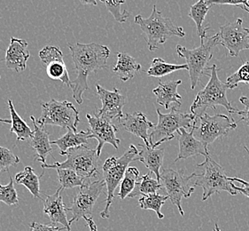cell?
Here are the masks:
<instances>
[{
    "label": "cell",
    "mask_w": 249,
    "mask_h": 231,
    "mask_svg": "<svg viewBox=\"0 0 249 231\" xmlns=\"http://www.w3.org/2000/svg\"><path fill=\"white\" fill-rule=\"evenodd\" d=\"M30 231H61L64 228H58L54 225L42 224L39 222L33 221L30 224Z\"/></svg>",
    "instance_id": "cell-41"
},
{
    "label": "cell",
    "mask_w": 249,
    "mask_h": 231,
    "mask_svg": "<svg viewBox=\"0 0 249 231\" xmlns=\"http://www.w3.org/2000/svg\"><path fill=\"white\" fill-rule=\"evenodd\" d=\"M220 45L224 46L230 56H239L241 51L249 49V29L243 26L241 19L220 27Z\"/></svg>",
    "instance_id": "cell-13"
},
{
    "label": "cell",
    "mask_w": 249,
    "mask_h": 231,
    "mask_svg": "<svg viewBox=\"0 0 249 231\" xmlns=\"http://www.w3.org/2000/svg\"><path fill=\"white\" fill-rule=\"evenodd\" d=\"M207 4L210 6L214 5H236L249 14V0H207Z\"/></svg>",
    "instance_id": "cell-38"
},
{
    "label": "cell",
    "mask_w": 249,
    "mask_h": 231,
    "mask_svg": "<svg viewBox=\"0 0 249 231\" xmlns=\"http://www.w3.org/2000/svg\"><path fill=\"white\" fill-rule=\"evenodd\" d=\"M230 181H231L232 189L243 194L244 196H248L249 198V181H244L239 178H231L228 177Z\"/></svg>",
    "instance_id": "cell-39"
},
{
    "label": "cell",
    "mask_w": 249,
    "mask_h": 231,
    "mask_svg": "<svg viewBox=\"0 0 249 231\" xmlns=\"http://www.w3.org/2000/svg\"><path fill=\"white\" fill-rule=\"evenodd\" d=\"M158 123L152 129L149 135L150 145L157 148L163 142L174 139V134L181 128H192L197 118L195 114L178 111V107H173L170 113L163 114L156 110Z\"/></svg>",
    "instance_id": "cell-8"
},
{
    "label": "cell",
    "mask_w": 249,
    "mask_h": 231,
    "mask_svg": "<svg viewBox=\"0 0 249 231\" xmlns=\"http://www.w3.org/2000/svg\"><path fill=\"white\" fill-rule=\"evenodd\" d=\"M186 70L188 71L187 64H172L166 62L161 58H155L152 60L149 70L146 71L147 76L155 77H162L165 76L173 73L175 71Z\"/></svg>",
    "instance_id": "cell-29"
},
{
    "label": "cell",
    "mask_w": 249,
    "mask_h": 231,
    "mask_svg": "<svg viewBox=\"0 0 249 231\" xmlns=\"http://www.w3.org/2000/svg\"><path fill=\"white\" fill-rule=\"evenodd\" d=\"M89 139H91V134L89 129L87 131H80L79 133H75L71 129H68L66 135L57 140L51 141V143L52 145H56L60 149L61 156H65L66 152L71 148L87 145Z\"/></svg>",
    "instance_id": "cell-24"
},
{
    "label": "cell",
    "mask_w": 249,
    "mask_h": 231,
    "mask_svg": "<svg viewBox=\"0 0 249 231\" xmlns=\"http://www.w3.org/2000/svg\"><path fill=\"white\" fill-rule=\"evenodd\" d=\"M135 23L143 31L148 48L152 52L157 50L160 45L165 44L172 37L184 38L185 36L184 29L175 25L170 18L164 17L155 5L149 17L144 18L138 15L135 17Z\"/></svg>",
    "instance_id": "cell-2"
},
{
    "label": "cell",
    "mask_w": 249,
    "mask_h": 231,
    "mask_svg": "<svg viewBox=\"0 0 249 231\" xmlns=\"http://www.w3.org/2000/svg\"><path fill=\"white\" fill-rule=\"evenodd\" d=\"M96 91L102 102V108L98 110L95 115L111 121L121 119L124 116L123 109L126 103V97L116 87L113 91H108L97 84Z\"/></svg>",
    "instance_id": "cell-16"
},
{
    "label": "cell",
    "mask_w": 249,
    "mask_h": 231,
    "mask_svg": "<svg viewBox=\"0 0 249 231\" xmlns=\"http://www.w3.org/2000/svg\"><path fill=\"white\" fill-rule=\"evenodd\" d=\"M204 171L202 173H195V180H193L195 186L203 189L202 201L209 199L213 194H220L223 191L228 192L231 195H237V191L232 189L231 181H229L223 167L218 163L213 160L210 155L205 156V161L197 165ZM194 179V178H193Z\"/></svg>",
    "instance_id": "cell-6"
},
{
    "label": "cell",
    "mask_w": 249,
    "mask_h": 231,
    "mask_svg": "<svg viewBox=\"0 0 249 231\" xmlns=\"http://www.w3.org/2000/svg\"><path fill=\"white\" fill-rule=\"evenodd\" d=\"M69 47L76 72V78L72 81L73 97L76 103L83 104L84 93L89 89L88 77L107 68L110 50L107 45L95 43L69 44Z\"/></svg>",
    "instance_id": "cell-1"
},
{
    "label": "cell",
    "mask_w": 249,
    "mask_h": 231,
    "mask_svg": "<svg viewBox=\"0 0 249 231\" xmlns=\"http://www.w3.org/2000/svg\"><path fill=\"white\" fill-rule=\"evenodd\" d=\"M79 1L82 3V4H83V5H98L96 0H79Z\"/></svg>",
    "instance_id": "cell-43"
},
{
    "label": "cell",
    "mask_w": 249,
    "mask_h": 231,
    "mask_svg": "<svg viewBox=\"0 0 249 231\" xmlns=\"http://www.w3.org/2000/svg\"><path fill=\"white\" fill-rule=\"evenodd\" d=\"M58 173V178L60 187L63 190H70L75 187H82L90 180H87L82 176L78 175L75 172L70 169H56Z\"/></svg>",
    "instance_id": "cell-33"
},
{
    "label": "cell",
    "mask_w": 249,
    "mask_h": 231,
    "mask_svg": "<svg viewBox=\"0 0 249 231\" xmlns=\"http://www.w3.org/2000/svg\"><path fill=\"white\" fill-rule=\"evenodd\" d=\"M0 78H1V77H0Z\"/></svg>",
    "instance_id": "cell-46"
},
{
    "label": "cell",
    "mask_w": 249,
    "mask_h": 231,
    "mask_svg": "<svg viewBox=\"0 0 249 231\" xmlns=\"http://www.w3.org/2000/svg\"><path fill=\"white\" fill-rule=\"evenodd\" d=\"M214 231H221V229H220L219 226H218V224H217V223H215V225H214Z\"/></svg>",
    "instance_id": "cell-45"
},
{
    "label": "cell",
    "mask_w": 249,
    "mask_h": 231,
    "mask_svg": "<svg viewBox=\"0 0 249 231\" xmlns=\"http://www.w3.org/2000/svg\"><path fill=\"white\" fill-rule=\"evenodd\" d=\"M62 191L63 189L60 187L53 195L46 196L43 211L50 219L52 224H61L67 231H71L70 221L67 218L68 211L61 196Z\"/></svg>",
    "instance_id": "cell-20"
},
{
    "label": "cell",
    "mask_w": 249,
    "mask_h": 231,
    "mask_svg": "<svg viewBox=\"0 0 249 231\" xmlns=\"http://www.w3.org/2000/svg\"><path fill=\"white\" fill-rule=\"evenodd\" d=\"M41 107L42 114L36 120L40 126H60L63 129H71L76 133L80 122L79 111L71 102L51 99L47 102H42Z\"/></svg>",
    "instance_id": "cell-9"
},
{
    "label": "cell",
    "mask_w": 249,
    "mask_h": 231,
    "mask_svg": "<svg viewBox=\"0 0 249 231\" xmlns=\"http://www.w3.org/2000/svg\"><path fill=\"white\" fill-rule=\"evenodd\" d=\"M139 146L141 147V151L139 152L138 161L143 163L151 173H155L156 180L160 181V169L163 164L164 149H157L153 146L148 147L145 144H139Z\"/></svg>",
    "instance_id": "cell-23"
},
{
    "label": "cell",
    "mask_w": 249,
    "mask_h": 231,
    "mask_svg": "<svg viewBox=\"0 0 249 231\" xmlns=\"http://www.w3.org/2000/svg\"><path fill=\"white\" fill-rule=\"evenodd\" d=\"M197 119L198 117L194 122V126L189 133L185 130V128H181L180 130L178 131L179 135L178 137L179 152H178V156L175 160V163L180 160L187 159L192 156H199V155L207 156L210 155L208 148L201 141L195 138V130L198 127L196 126Z\"/></svg>",
    "instance_id": "cell-17"
},
{
    "label": "cell",
    "mask_w": 249,
    "mask_h": 231,
    "mask_svg": "<svg viewBox=\"0 0 249 231\" xmlns=\"http://www.w3.org/2000/svg\"><path fill=\"white\" fill-rule=\"evenodd\" d=\"M162 188L161 183L156 179L150 177V173H146L143 176H140L139 181L135 186L134 191L130 193L128 197L133 198L138 196H145L149 194H155L156 191H159Z\"/></svg>",
    "instance_id": "cell-30"
},
{
    "label": "cell",
    "mask_w": 249,
    "mask_h": 231,
    "mask_svg": "<svg viewBox=\"0 0 249 231\" xmlns=\"http://www.w3.org/2000/svg\"><path fill=\"white\" fill-rule=\"evenodd\" d=\"M27 41L20 38H11L10 45L5 53V66L7 69L17 73L25 71L30 53Z\"/></svg>",
    "instance_id": "cell-18"
},
{
    "label": "cell",
    "mask_w": 249,
    "mask_h": 231,
    "mask_svg": "<svg viewBox=\"0 0 249 231\" xmlns=\"http://www.w3.org/2000/svg\"><path fill=\"white\" fill-rule=\"evenodd\" d=\"M86 117L90 126L89 130L91 134V139H96L98 141V146L96 148L98 156H100L106 143L111 144L115 150H118L121 143L120 139L116 137L118 128L112 123V121L90 114H87Z\"/></svg>",
    "instance_id": "cell-15"
},
{
    "label": "cell",
    "mask_w": 249,
    "mask_h": 231,
    "mask_svg": "<svg viewBox=\"0 0 249 231\" xmlns=\"http://www.w3.org/2000/svg\"><path fill=\"white\" fill-rule=\"evenodd\" d=\"M239 83L249 85V61H246L238 71L230 75L226 79V84L229 86L230 89H235Z\"/></svg>",
    "instance_id": "cell-35"
},
{
    "label": "cell",
    "mask_w": 249,
    "mask_h": 231,
    "mask_svg": "<svg viewBox=\"0 0 249 231\" xmlns=\"http://www.w3.org/2000/svg\"><path fill=\"white\" fill-rule=\"evenodd\" d=\"M169 199V196H162L159 194H149L142 196L139 200L140 207L143 210H152L155 211L159 219H163L164 215L161 213L160 209L163 206L165 202Z\"/></svg>",
    "instance_id": "cell-32"
},
{
    "label": "cell",
    "mask_w": 249,
    "mask_h": 231,
    "mask_svg": "<svg viewBox=\"0 0 249 231\" xmlns=\"http://www.w3.org/2000/svg\"><path fill=\"white\" fill-rule=\"evenodd\" d=\"M218 45H220L219 33L208 38L207 43H205L204 39H200V46L195 49H187L182 45H177V54L186 60L188 66L191 88L193 90L198 85L201 76H209L210 71L207 66L212 59L214 47Z\"/></svg>",
    "instance_id": "cell-5"
},
{
    "label": "cell",
    "mask_w": 249,
    "mask_h": 231,
    "mask_svg": "<svg viewBox=\"0 0 249 231\" xmlns=\"http://www.w3.org/2000/svg\"><path fill=\"white\" fill-rule=\"evenodd\" d=\"M65 156L67 159L64 162H54L53 165L42 164L41 166L43 169H70L87 180L97 176L100 156L96 149L91 150L88 146L81 145L68 150Z\"/></svg>",
    "instance_id": "cell-7"
},
{
    "label": "cell",
    "mask_w": 249,
    "mask_h": 231,
    "mask_svg": "<svg viewBox=\"0 0 249 231\" xmlns=\"http://www.w3.org/2000/svg\"><path fill=\"white\" fill-rule=\"evenodd\" d=\"M30 119L34 125V135L30 141V144L36 153V161H40L42 164H46V157L53 152L52 143L50 141V135L44 127L40 126L33 116H30Z\"/></svg>",
    "instance_id": "cell-21"
},
{
    "label": "cell",
    "mask_w": 249,
    "mask_h": 231,
    "mask_svg": "<svg viewBox=\"0 0 249 231\" xmlns=\"http://www.w3.org/2000/svg\"><path fill=\"white\" fill-rule=\"evenodd\" d=\"M84 219H85V221L87 222V225H88V227H89L90 231H99V230H98V227H97V225H96L95 221H93L92 217L86 216L85 217Z\"/></svg>",
    "instance_id": "cell-42"
},
{
    "label": "cell",
    "mask_w": 249,
    "mask_h": 231,
    "mask_svg": "<svg viewBox=\"0 0 249 231\" xmlns=\"http://www.w3.org/2000/svg\"><path fill=\"white\" fill-rule=\"evenodd\" d=\"M139 152L137 147L130 145L124 155L120 157L111 156L105 161L102 166L103 180L107 187V198L104 210L100 212V216L103 219H108L110 216V207L115 197V191L119 186L124 177L125 172L129 165L133 161H138Z\"/></svg>",
    "instance_id": "cell-4"
},
{
    "label": "cell",
    "mask_w": 249,
    "mask_h": 231,
    "mask_svg": "<svg viewBox=\"0 0 249 231\" xmlns=\"http://www.w3.org/2000/svg\"><path fill=\"white\" fill-rule=\"evenodd\" d=\"M219 69L215 64L209 68L210 71V81L202 90L197 94L195 101L191 106V111L196 116L204 114L205 111L208 108H211L214 111L216 110L217 106H223L230 114H233L238 110L231 105L227 98V90L230 89L229 86L221 81L217 75Z\"/></svg>",
    "instance_id": "cell-3"
},
{
    "label": "cell",
    "mask_w": 249,
    "mask_h": 231,
    "mask_svg": "<svg viewBox=\"0 0 249 231\" xmlns=\"http://www.w3.org/2000/svg\"><path fill=\"white\" fill-rule=\"evenodd\" d=\"M20 163L19 156L15 155L10 150L0 146V173L8 171L11 166Z\"/></svg>",
    "instance_id": "cell-37"
},
{
    "label": "cell",
    "mask_w": 249,
    "mask_h": 231,
    "mask_svg": "<svg viewBox=\"0 0 249 231\" xmlns=\"http://www.w3.org/2000/svg\"><path fill=\"white\" fill-rule=\"evenodd\" d=\"M123 129L140 137L144 141V144L149 147V134L148 132L155 127V124L147 119L146 115L142 112H134L132 114L127 113L118 120Z\"/></svg>",
    "instance_id": "cell-19"
},
{
    "label": "cell",
    "mask_w": 249,
    "mask_h": 231,
    "mask_svg": "<svg viewBox=\"0 0 249 231\" xmlns=\"http://www.w3.org/2000/svg\"><path fill=\"white\" fill-rule=\"evenodd\" d=\"M106 182L104 180L100 181H88L85 185L80 187L76 196L74 197L72 205L67 211L70 212L72 217L70 220V224L86 216H91L96 202L104 191Z\"/></svg>",
    "instance_id": "cell-11"
},
{
    "label": "cell",
    "mask_w": 249,
    "mask_h": 231,
    "mask_svg": "<svg viewBox=\"0 0 249 231\" xmlns=\"http://www.w3.org/2000/svg\"><path fill=\"white\" fill-rule=\"evenodd\" d=\"M193 178L194 173L189 176L184 175V169H179L178 171L163 169L160 173V182L164 188L171 204L178 207L182 216H184V212L181 206L182 198L190 197L195 192Z\"/></svg>",
    "instance_id": "cell-10"
},
{
    "label": "cell",
    "mask_w": 249,
    "mask_h": 231,
    "mask_svg": "<svg viewBox=\"0 0 249 231\" xmlns=\"http://www.w3.org/2000/svg\"><path fill=\"white\" fill-rule=\"evenodd\" d=\"M113 71L122 82H127L141 71V65L128 54L118 53L117 61Z\"/></svg>",
    "instance_id": "cell-25"
},
{
    "label": "cell",
    "mask_w": 249,
    "mask_h": 231,
    "mask_svg": "<svg viewBox=\"0 0 249 231\" xmlns=\"http://www.w3.org/2000/svg\"><path fill=\"white\" fill-rule=\"evenodd\" d=\"M39 58L46 66V73L51 79L60 80L66 86L72 88V81L70 80L64 56L58 46L46 45L40 51Z\"/></svg>",
    "instance_id": "cell-14"
},
{
    "label": "cell",
    "mask_w": 249,
    "mask_h": 231,
    "mask_svg": "<svg viewBox=\"0 0 249 231\" xmlns=\"http://www.w3.org/2000/svg\"><path fill=\"white\" fill-rule=\"evenodd\" d=\"M210 7L211 6L207 4V0H199L190 8L189 17L195 21L197 33L200 39L208 38L207 31L211 29L210 26L203 28V22L210 12Z\"/></svg>",
    "instance_id": "cell-27"
},
{
    "label": "cell",
    "mask_w": 249,
    "mask_h": 231,
    "mask_svg": "<svg viewBox=\"0 0 249 231\" xmlns=\"http://www.w3.org/2000/svg\"><path fill=\"white\" fill-rule=\"evenodd\" d=\"M182 84V80L159 81V86L153 90L154 95L156 96V102L159 105L163 106L166 110L170 109V105L176 103L180 107L182 102V97L178 92V87Z\"/></svg>",
    "instance_id": "cell-22"
},
{
    "label": "cell",
    "mask_w": 249,
    "mask_h": 231,
    "mask_svg": "<svg viewBox=\"0 0 249 231\" xmlns=\"http://www.w3.org/2000/svg\"><path fill=\"white\" fill-rule=\"evenodd\" d=\"M1 124H12V120L11 119H4L0 117V125Z\"/></svg>",
    "instance_id": "cell-44"
},
{
    "label": "cell",
    "mask_w": 249,
    "mask_h": 231,
    "mask_svg": "<svg viewBox=\"0 0 249 231\" xmlns=\"http://www.w3.org/2000/svg\"><path fill=\"white\" fill-rule=\"evenodd\" d=\"M0 202L5 203L7 206H17L19 204L18 193L14 186V180L10 177V181L7 185L0 184Z\"/></svg>",
    "instance_id": "cell-36"
},
{
    "label": "cell",
    "mask_w": 249,
    "mask_h": 231,
    "mask_svg": "<svg viewBox=\"0 0 249 231\" xmlns=\"http://www.w3.org/2000/svg\"><path fill=\"white\" fill-rule=\"evenodd\" d=\"M140 178V170L137 167H128L125 172L124 177L120 184V191L117 194L122 200L128 197L134 191L135 186Z\"/></svg>",
    "instance_id": "cell-31"
},
{
    "label": "cell",
    "mask_w": 249,
    "mask_h": 231,
    "mask_svg": "<svg viewBox=\"0 0 249 231\" xmlns=\"http://www.w3.org/2000/svg\"><path fill=\"white\" fill-rule=\"evenodd\" d=\"M105 4L107 10L116 21L124 23L130 16V13L127 10H122V5L124 4L125 0H100Z\"/></svg>",
    "instance_id": "cell-34"
},
{
    "label": "cell",
    "mask_w": 249,
    "mask_h": 231,
    "mask_svg": "<svg viewBox=\"0 0 249 231\" xmlns=\"http://www.w3.org/2000/svg\"><path fill=\"white\" fill-rule=\"evenodd\" d=\"M7 104L10 111L11 120H12L10 132L16 135V141L18 142L20 141H31V139L34 135V131L31 130V128L28 126L25 121L18 115V113L15 111L13 101L8 100Z\"/></svg>",
    "instance_id": "cell-26"
},
{
    "label": "cell",
    "mask_w": 249,
    "mask_h": 231,
    "mask_svg": "<svg viewBox=\"0 0 249 231\" xmlns=\"http://www.w3.org/2000/svg\"><path fill=\"white\" fill-rule=\"evenodd\" d=\"M44 175V173L38 176L36 173L31 166H26L23 171L18 173L15 176V182L17 184L23 185L28 189L34 198H39L40 196V178Z\"/></svg>",
    "instance_id": "cell-28"
},
{
    "label": "cell",
    "mask_w": 249,
    "mask_h": 231,
    "mask_svg": "<svg viewBox=\"0 0 249 231\" xmlns=\"http://www.w3.org/2000/svg\"><path fill=\"white\" fill-rule=\"evenodd\" d=\"M239 101L245 106V109L243 111L238 110L236 114H238L240 116V120L244 121L249 127V99L246 96H241Z\"/></svg>",
    "instance_id": "cell-40"
},
{
    "label": "cell",
    "mask_w": 249,
    "mask_h": 231,
    "mask_svg": "<svg viewBox=\"0 0 249 231\" xmlns=\"http://www.w3.org/2000/svg\"><path fill=\"white\" fill-rule=\"evenodd\" d=\"M200 120L199 126L195 131L199 141L207 148L217 139L227 135L230 131L237 128V123L231 116L224 114L210 116L207 113L197 116Z\"/></svg>",
    "instance_id": "cell-12"
}]
</instances>
